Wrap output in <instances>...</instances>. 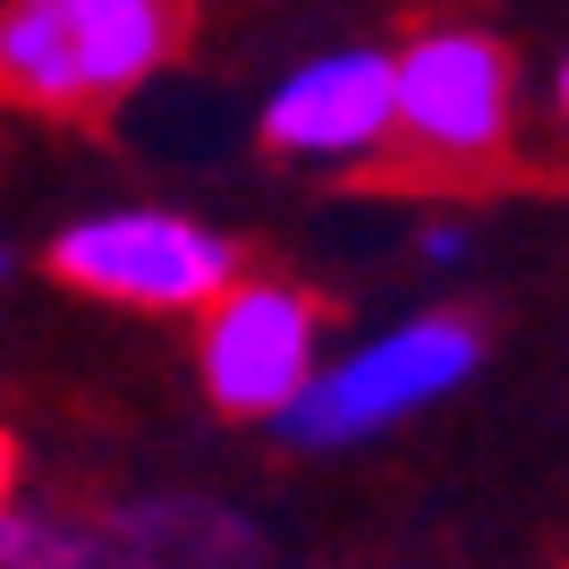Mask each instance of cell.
<instances>
[{
    "label": "cell",
    "instance_id": "6da1fadb",
    "mask_svg": "<svg viewBox=\"0 0 569 569\" xmlns=\"http://www.w3.org/2000/svg\"><path fill=\"white\" fill-rule=\"evenodd\" d=\"M188 43V0H0V102L94 119L153 86Z\"/></svg>",
    "mask_w": 569,
    "mask_h": 569
},
{
    "label": "cell",
    "instance_id": "7a4b0ae2",
    "mask_svg": "<svg viewBox=\"0 0 569 569\" xmlns=\"http://www.w3.org/2000/svg\"><path fill=\"white\" fill-rule=\"evenodd\" d=\"M476 366H485V332L468 315H408V323L375 332L366 349H349L340 366H315V382L281 408V433L307 442V451L375 442V433L408 426L417 408L451 400Z\"/></svg>",
    "mask_w": 569,
    "mask_h": 569
},
{
    "label": "cell",
    "instance_id": "3957f363",
    "mask_svg": "<svg viewBox=\"0 0 569 569\" xmlns=\"http://www.w3.org/2000/svg\"><path fill=\"white\" fill-rule=\"evenodd\" d=\"M391 111H400V144L426 170H442V179L493 170L519 128L510 51L476 26H426L417 43L391 51Z\"/></svg>",
    "mask_w": 569,
    "mask_h": 569
},
{
    "label": "cell",
    "instance_id": "277c9868",
    "mask_svg": "<svg viewBox=\"0 0 569 569\" xmlns=\"http://www.w3.org/2000/svg\"><path fill=\"white\" fill-rule=\"evenodd\" d=\"M51 272L102 307H137V315H204L221 289L238 281V247L221 230L188 213H86L51 238Z\"/></svg>",
    "mask_w": 569,
    "mask_h": 569
},
{
    "label": "cell",
    "instance_id": "5b68a950",
    "mask_svg": "<svg viewBox=\"0 0 569 569\" xmlns=\"http://www.w3.org/2000/svg\"><path fill=\"white\" fill-rule=\"evenodd\" d=\"M323 366V298L298 281H247L238 272L204 307L196 332V375L221 417H281Z\"/></svg>",
    "mask_w": 569,
    "mask_h": 569
},
{
    "label": "cell",
    "instance_id": "8992f818",
    "mask_svg": "<svg viewBox=\"0 0 569 569\" xmlns=\"http://www.w3.org/2000/svg\"><path fill=\"white\" fill-rule=\"evenodd\" d=\"M263 144L289 162H382L400 144V111H391V51L349 43V51H315L298 77L272 86L263 102Z\"/></svg>",
    "mask_w": 569,
    "mask_h": 569
},
{
    "label": "cell",
    "instance_id": "52a82bcc",
    "mask_svg": "<svg viewBox=\"0 0 569 569\" xmlns=\"http://www.w3.org/2000/svg\"><path fill=\"white\" fill-rule=\"evenodd\" d=\"M459 247H468V230H459V221H433V230H426V256H433V263H451Z\"/></svg>",
    "mask_w": 569,
    "mask_h": 569
},
{
    "label": "cell",
    "instance_id": "ba28073f",
    "mask_svg": "<svg viewBox=\"0 0 569 569\" xmlns=\"http://www.w3.org/2000/svg\"><path fill=\"white\" fill-rule=\"evenodd\" d=\"M9 485H18V442H9V426H0V510H9Z\"/></svg>",
    "mask_w": 569,
    "mask_h": 569
},
{
    "label": "cell",
    "instance_id": "9c48e42d",
    "mask_svg": "<svg viewBox=\"0 0 569 569\" xmlns=\"http://www.w3.org/2000/svg\"><path fill=\"white\" fill-rule=\"evenodd\" d=\"M561 111H569V60H561Z\"/></svg>",
    "mask_w": 569,
    "mask_h": 569
},
{
    "label": "cell",
    "instance_id": "30bf717a",
    "mask_svg": "<svg viewBox=\"0 0 569 569\" xmlns=\"http://www.w3.org/2000/svg\"><path fill=\"white\" fill-rule=\"evenodd\" d=\"M0 272H9V256H0Z\"/></svg>",
    "mask_w": 569,
    "mask_h": 569
}]
</instances>
